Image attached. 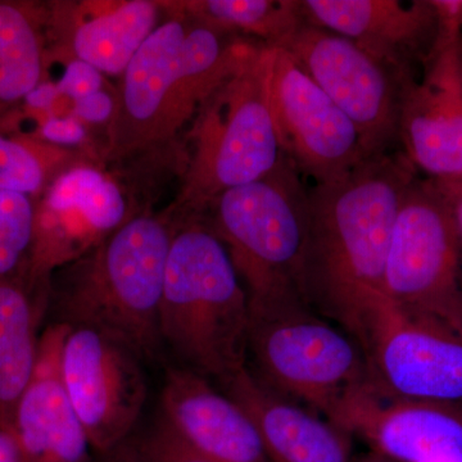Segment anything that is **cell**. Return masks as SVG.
I'll return each mask as SVG.
<instances>
[{
  "instance_id": "22",
  "label": "cell",
  "mask_w": 462,
  "mask_h": 462,
  "mask_svg": "<svg viewBox=\"0 0 462 462\" xmlns=\"http://www.w3.org/2000/svg\"><path fill=\"white\" fill-rule=\"evenodd\" d=\"M187 8L206 25L249 33L269 48H282L307 23L302 0H206Z\"/></svg>"
},
{
  "instance_id": "13",
  "label": "cell",
  "mask_w": 462,
  "mask_h": 462,
  "mask_svg": "<svg viewBox=\"0 0 462 462\" xmlns=\"http://www.w3.org/2000/svg\"><path fill=\"white\" fill-rule=\"evenodd\" d=\"M329 420L393 462H462V404L389 397L370 383Z\"/></svg>"
},
{
  "instance_id": "23",
  "label": "cell",
  "mask_w": 462,
  "mask_h": 462,
  "mask_svg": "<svg viewBox=\"0 0 462 462\" xmlns=\"http://www.w3.org/2000/svg\"><path fill=\"white\" fill-rule=\"evenodd\" d=\"M35 215L29 196L0 190V278L26 272Z\"/></svg>"
},
{
  "instance_id": "4",
  "label": "cell",
  "mask_w": 462,
  "mask_h": 462,
  "mask_svg": "<svg viewBox=\"0 0 462 462\" xmlns=\"http://www.w3.org/2000/svg\"><path fill=\"white\" fill-rule=\"evenodd\" d=\"M176 230L153 216L125 221L75 264L57 294L60 322L94 328L143 360L154 357L162 346L160 310Z\"/></svg>"
},
{
  "instance_id": "19",
  "label": "cell",
  "mask_w": 462,
  "mask_h": 462,
  "mask_svg": "<svg viewBox=\"0 0 462 462\" xmlns=\"http://www.w3.org/2000/svg\"><path fill=\"white\" fill-rule=\"evenodd\" d=\"M48 297V291L35 287L26 273L0 278V430L7 433L35 369L38 327Z\"/></svg>"
},
{
  "instance_id": "26",
  "label": "cell",
  "mask_w": 462,
  "mask_h": 462,
  "mask_svg": "<svg viewBox=\"0 0 462 462\" xmlns=\"http://www.w3.org/2000/svg\"><path fill=\"white\" fill-rule=\"evenodd\" d=\"M102 72L89 63L74 60L67 66L65 74L57 84L60 94L80 99L102 90Z\"/></svg>"
},
{
  "instance_id": "10",
  "label": "cell",
  "mask_w": 462,
  "mask_h": 462,
  "mask_svg": "<svg viewBox=\"0 0 462 462\" xmlns=\"http://www.w3.org/2000/svg\"><path fill=\"white\" fill-rule=\"evenodd\" d=\"M63 382L91 448L108 454L129 437L147 400L143 358L121 340L71 327L60 357Z\"/></svg>"
},
{
  "instance_id": "12",
  "label": "cell",
  "mask_w": 462,
  "mask_h": 462,
  "mask_svg": "<svg viewBox=\"0 0 462 462\" xmlns=\"http://www.w3.org/2000/svg\"><path fill=\"white\" fill-rule=\"evenodd\" d=\"M364 351L380 393L462 404L460 334L387 306L374 322Z\"/></svg>"
},
{
  "instance_id": "21",
  "label": "cell",
  "mask_w": 462,
  "mask_h": 462,
  "mask_svg": "<svg viewBox=\"0 0 462 462\" xmlns=\"http://www.w3.org/2000/svg\"><path fill=\"white\" fill-rule=\"evenodd\" d=\"M41 16L29 5L0 2V112L41 85Z\"/></svg>"
},
{
  "instance_id": "16",
  "label": "cell",
  "mask_w": 462,
  "mask_h": 462,
  "mask_svg": "<svg viewBox=\"0 0 462 462\" xmlns=\"http://www.w3.org/2000/svg\"><path fill=\"white\" fill-rule=\"evenodd\" d=\"M69 328L56 322L41 334L35 369L9 431L23 462H90V443L67 393L60 367Z\"/></svg>"
},
{
  "instance_id": "18",
  "label": "cell",
  "mask_w": 462,
  "mask_h": 462,
  "mask_svg": "<svg viewBox=\"0 0 462 462\" xmlns=\"http://www.w3.org/2000/svg\"><path fill=\"white\" fill-rule=\"evenodd\" d=\"M220 384L254 422L270 462H354L348 431L270 391L248 365Z\"/></svg>"
},
{
  "instance_id": "20",
  "label": "cell",
  "mask_w": 462,
  "mask_h": 462,
  "mask_svg": "<svg viewBox=\"0 0 462 462\" xmlns=\"http://www.w3.org/2000/svg\"><path fill=\"white\" fill-rule=\"evenodd\" d=\"M158 5L149 0L125 2L75 30L76 60L109 75L124 74L149 35L157 29Z\"/></svg>"
},
{
  "instance_id": "14",
  "label": "cell",
  "mask_w": 462,
  "mask_h": 462,
  "mask_svg": "<svg viewBox=\"0 0 462 462\" xmlns=\"http://www.w3.org/2000/svg\"><path fill=\"white\" fill-rule=\"evenodd\" d=\"M400 143L430 180H462V38L434 44L421 78L404 88Z\"/></svg>"
},
{
  "instance_id": "15",
  "label": "cell",
  "mask_w": 462,
  "mask_h": 462,
  "mask_svg": "<svg viewBox=\"0 0 462 462\" xmlns=\"http://www.w3.org/2000/svg\"><path fill=\"white\" fill-rule=\"evenodd\" d=\"M307 21L354 42L406 79H416L434 42L430 0H302Z\"/></svg>"
},
{
  "instance_id": "28",
  "label": "cell",
  "mask_w": 462,
  "mask_h": 462,
  "mask_svg": "<svg viewBox=\"0 0 462 462\" xmlns=\"http://www.w3.org/2000/svg\"><path fill=\"white\" fill-rule=\"evenodd\" d=\"M115 109L114 99L105 90L75 100L76 116L88 123H105L114 117Z\"/></svg>"
},
{
  "instance_id": "2",
  "label": "cell",
  "mask_w": 462,
  "mask_h": 462,
  "mask_svg": "<svg viewBox=\"0 0 462 462\" xmlns=\"http://www.w3.org/2000/svg\"><path fill=\"white\" fill-rule=\"evenodd\" d=\"M261 47L180 16L149 35L123 74L111 125L117 156L165 142Z\"/></svg>"
},
{
  "instance_id": "1",
  "label": "cell",
  "mask_w": 462,
  "mask_h": 462,
  "mask_svg": "<svg viewBox=\"0 0 462 462\" xmlns=\"http://www.w3.org/2000/svg\"><path fill=\"white\" fill-rule=\"evenodd\" d=\"M416 178L403 152L393 151L307 190V302L363 349L388 306L384 273L392 231Z\"/></svg>"
},
{
  "instance_id": "27",
  "label": "cell",
  "mask_w": 462,
  "mask_h": 462,
  "mask_svg": "<svg viewBox=\"0 0 462 462\" xmlns=\"http://www.w3.org/2000/svg\"><path fill=\"white\" fill-rule=\"evenodd\" d=\"M430 5L437 21L434 44L462 38V0H430Z\"/></svg>"
},
{
  "instance_id": "29",
  "label": "cell",
  "mask_w": 462,
  "mask_h": 462,
  "mask_svg": "<svg viewBox=\"0 0 462 462\" xmlns=\"http://www.w3.org/2000/svg\"><path fill=\"white\" fill-rule=\"evenodd\" d=\"M42 136L58 144H78L85 138V130L76 118L51 117L42 125Z\"/></svg>"
},
{
  "instance_id": "7",
  "label": "cell",
  "mask_w": 462,
  "mask_h": 462,
  "mask_svg": "<svg viewBox=\"0 0 462 462\" xmlns=\"http://www.w3.org/2000/svg\"><path fill=\"white\" fill-rule=\"evenodd\" d=\"M267 66L269 47H261L193 120L185 197L197 211L225 191L260 180L284 156L270 109Z\"/></svg>"
},
{
  "instance_id": "31",
  "label": "cell",
  "mask_w": 462,
  "mask_h": 462,
  "mask_svg": "<svg viewBox=\"0 0 462 462\" xmlns=\"http://www.w3.org/2000/svg\"><path fill=\"white\" fill-rule=\"evenodd\" d=\"M58 96L60 91L57 85L44 83L36 87L25 100L32 108L48 109L51 107Z\"/></svg>"
},
{
  "instance_id": "11",
  "label": "cell",
  "mask_w": 462,
  "mask_h": 462,
  "mask_svg": "<svg viewBox=\"0 0 462 462\" xmlns=\"http://www.w3.org/2000/svg\"><path fill=\"white\" fill-rule=\"evenodd\" d=\"M267 91L282 153L314 184L367 160L354 124L287 51L269 48Z\"/></svg>"
},
{
  "instance_id": "30",
  "label": "cell",
  "mask_w": 462,
  "mask_h": 462,
  "mask_svg": "<svg viewBox=\"0 0 462 462\" xmlns=\"http://www.w3.org/2000/svg\"><path fill=\"white\" fill-rule=\"evenodd\" d=\"M442 196L452 221L462 249V180H431Z\"/></svg>"
},
{
  "instance_id": "32",
  "label": "cell",
  "mask_w": 462,
  "mask_h": 462,
  "mask_svg": "<svg viewBox=\"0 0 462 462\" xmlns=\"http://www.w3.org/2000/svg\"><path fill=\"white\" fill-rule=\"evenodd\" d=\"M0 462H23L11 434L0 430Z\"/></svg>"
},
{
  "instance_id": "17",
  "label": "cell",
  "mask_w": 462,
  "mask_h": 462,
  "mask_svg": "<svg viewBox=\"0 0 462 462\" xmlns=\"http://www.w3.org/2000/svg\"><path fill=\"white\" fill-rule=\"evenodd\" d=\"M162 418L211 462H270L254 422L229 396L187 367L167 373Z\"/></svg>"
},
{
  "instance_id": "5",
  "label": "cell",
  "mask_w": 462,
  "mask_h": 462,
  "mask_svg": "<svg viewBox=\"0 0 462 462\" xmlns=\"http://www.w3.org/2000/svg\"><path fill=\"white\" fill-rule=\"evenodd\" d=\"M307 190L287 156L260 180L225 191L207 224L223 242L249 306L307 302Z\"/></svg>"
},
{
  "instance_id": "6",
  "label": "cell",
  "mask_w": 462,
  "mask_h": 462,
  "mask_svg": "<svg viewBox=\"0 0 462 462\" xmlns=\"http://www.w3.org/2000/svg\"><path fill=\"white\" fill-rule=\"evenodd\" d=\"M251 373L279 396L329 419L346 397L370 384L357 340L302 300L249 306Z\"/></svg>"
},
{
  "instance_id": "8",
  "label": "cell",
  "mask_w": 462,
  "mask_h": 462,
  "mask_svg": "<svg viewBox=\"0 0 462 462\" xmlns=\"http://www.w3.org/2000/svg\"><path fill=\"white\" fill-rule=\"evenodd\" d=\"M388 306L462 336V249L434 182L416 178L404 194L384 273Z\"/></svg>"
},
{
  "instance_id": "3",
  "label": "cell",
  "mask_w": 462,
  "mask_h": 462,
  "mask_svg": "<svg viewBox=\"0 0 462 462\" xmlns=\"http://www.w3.org/2000/svg\"><path fill=\"white\" fill-rule=\"evenodd\" d=\"M249 298L226 248L203 221L176 230L160 310L161 339L187 369L218 383L248 365Z\"/></svg>"
},
{
  "instance_id": "33",
  "label": "cell",
  "mask_w": 462,
  "mask_h": 462,
  "mask_svg": "<svg viewBox=\"0 0 462 462\" xmlns=\"http://www.w3.org/2000/svg\"><path fill=\"white\" fill-rule=\"evenodd\" d=\"M355 462H393L388 460V458L382 457V456L376 455L372 456V457L364 458V460L355 461Z\"/></svg>"
},
{
  "instance_id": "24",
  "label": "cell",
  "mask_w": 462,
  "mask_h": 462,
  "mask_svg": "<svg viewBox=\"0 0 462 462\" xmlns=\"http://www.w3.org/2000/svg\"><path fill=\"white\" fill-rule=\"evenodd\" d=\"M47 180V166L29 143L0 135V190L32 197Z\"/></svg>"
},
{
  "instance_id": "25",
  "label": "cell",
  "mask_w": 462,
  "mask_h": 462,
  "mask_svg": "<svg viewBox=\"0 0 462 462\" xmlns=\"http://www.w3.org/2000/svg\"><path fill=\"white\" fill-rule=\"evenodd\" d=\"M132 462H211L193 448L162 418L136 447Z\"/></svg>"
},
{
  "instance_id": "9",
  "label": "cell",
  "mask_w": 462,
  "mask_h": 462,
  "mask_svg": "<svg viewBox=\"0 0 462 462\" xmlns=\"http://www.w3.org/2000/svg\"><path fill=\"white\" fill-rule=\"evenodd\" d=\"M298 65L351 120L366 157L393 152L406 79L354 42L309 21L284 45Z\"/></svg>"
}]
</instances>
